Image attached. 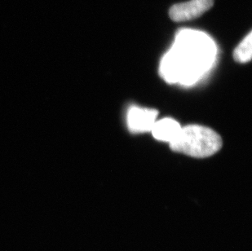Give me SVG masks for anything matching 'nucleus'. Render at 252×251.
<instances>
[{
	"instance_id": "1",
	"label": "nucleus",
	"mask_w": 252,
	"mask_h": 251,
	"mask_svg": "<svg viewBox=\"0 0 252 251\" xmlns=\"http://www.w3.org/2000/svg\"><path fill=\"white\" fill-rule=\"evenodd\" d=\"M215 55L214 44L207 36L185 31L162 59L160 75L171 84L193 85L212 67Z\"/></svg>"
},
{
	"instance_id": "2",
	"label": "nucleus",
	"mask_w": 252,
	"mask_h": 251,
	"mask_svg": "<svg viewBox=\"0 0 252 251\" xmlns=\"http://www.w3.org/2000/svg\"><path fill=\"white\" fill-rule=\"evenodd\" d=\"M169 145L172 151L202 158L219 151L222 147V140L210 128L189 125L181 128L177 137Z\"/></svg>"
},
{
	"instance_id": "3",
	"label": "nucleus",
	"mask_w": 252,
	"mask_h": 251,
	"mask_svg": "<svg viewBox=\"0 0 252 251\" xmlns=\"http://www.w3.org/2000/svg\"><path fill=\"white\" fill-rule=\"evenodd\" d=\"M214 0H190L171 6L169 16L173 22H189L201 17L212 8Z\"/></svg>"
},
{
	"instance_id": "4",
	"label": "nucleus",
	"mask_w": 252,
	"mask_h": 251,
	"mask_svg": "<svg viewBox=\"0 0 252 251\" xmlns=\"http://www.w3.org/2000/svg\"><path fill=\"white\" fill-rule=\"evenodd\" d=\"M158 111L155 109L131 107L127 114V124L131 132L151 131L157 121Z\"/></svg>"
},
{
	"instance_id": "5",
	"label": "nucleus",
	"mask_w": 252,
	"mask_h": 251,
	"mask_svg": "<svg viewBox=\"0 0 252 251\" xmlns=\"http://www.w3.org/2000/svg\"><path fill=\"white\" fill-rule=\"evenodd\" d=\"M181 128V125L175 119L167 118L156 121L151 132L156 140L170 144L177 137Z\"/></svg>"
},
{
	"instance_id": "6",
	"label": "nucleus",
	"mask_w": 252,
	"mask_h": 251,
	"mask_svg": "<svg viewBox=\"0 0 252 251\" xmlns=\"http://www.w3.org/2000/svg\"><path fill=\"white\" fill-rule=\"evenodd\" d=\"M252 33L243 38L240 44L233 52V58L238 63H247L252 60Z\"/></svg>"
}]
</instances>
